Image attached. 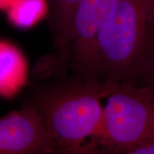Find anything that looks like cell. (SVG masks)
Segmentation results:
<instances>
[{
    "label": "cell",
    "mask_w": 154,
    "mask_h": 154,
    "mask_svg": "<svg viewBox=\"0 0 154 154\" xmlns=\"http://www.w3.org/2000/svg\"><path fill=\"white\" fill-rule=\"evenodd\" d=\"M130 84L154 91V33L135 67Z\"/></svg>",
    "instance_id": "9"
},
{
    "label": "cell",
    "mask_w": 154,
    "mask_h": 154,
    "mask_svg": "<svg viewBox=\"0 0 154 154\" xmlns=\"http://www.w3.org/2000/svg\"><path fill=\"white\" fill-rule=\"evenodd\" d=\"M26 63L21 51L10 42L0 40V95L11 96L25 82Z\"/></svg>",
    "instance_id": "6"
},
{
    "label": "cell",
    "mask_w": 154,
    "mask_h": 154,
    "mask_svg": "<svg viewBox=\"0 0 154 154\" xmlns=\"http://www.w3.org/2000/svg\"><path fill=\"white\" fill-rule=\"evenodd\" d=\"M13 0H0V9H6Z\"/></svg>",
    "instance_id": "11"
},
{
    "label": "cell",
    "mask_w": 154,
    "mask_h": 154,
    "mask_svg": "<svg viewBox=\"0 0 154 154\" xmlns=\"http://www.w3.org/2000/svg\"><path fill=\"white\" fill-rule=\"evenodd\" d=\"M51 154H56V153H51Z\"/></svg>",
    "instance_id": "12"
},
{
    "label": "cell",
    "mask_w": 154,
    "mask_h": 154,
    "mask_svg": "<svg viewBox=\"0 0 154 154\" xmlns=\"http://www.w3.org/2000/svg\"><path fill=\"white\" fill-rule=\"evenodd\" d=\"M111 84L95 154H122L154 142V91L130 84Z\"/></svg>",
    "instance_id": "3"
},
{
    "label": "cell",
    "mask_w": 154,
    "mask_h": 154,
    "mask_svg": "<svg viewBox=\"0 0 154 154\" xmlns=\"http://www.w3.org/2000/svg\"><path fill=\"white\" fill-rule=\"evenodd\" d=\"M56 152L54 141L32 106H25L0 119V154Z\"/></svg>",
    "instance_id": "5"
},
{
    "label": "cell",
    "mask_w": 154,
    "mask_h": 154,
    "mask_svg": "<svg viewBox=\"0 0 154 154\" xmlns=\"http://www.w3.org/2000/svg\"><path fill=\"white\" fill-rule=\"evenodd\" d=\"M153 33L154 0H120L96 36L101 82L130 84Z\"/></svg>",
    "instance_id": "2"
},
{
    "label": "cell",
    "mask_w": 154,
    "mask_h": 154,
    "mask_svg": "<svg viewBox=\"0 0 154 154\" xmlns=\"http://www.w3.org/2000/svg\"><path fill=\"white\" fill-rule=\"evenodd\" d=\"M49 14L56 47L60 54H69L73 25L80 0H48Z\"/></svg>",
    "instance_id": "7"
},
{
    "label": "cell",
    "mask_w": 154,
    "mask_h": 154,
    "mask_svg": "<svg viewBox=\"0 0 154 154\" xmlns=\"http://www.w3.org/2000/svg\"><path fill=\"white\" fill-rule=\"evenodd\" d=\"M122 154H154V142L135 147Z\"/></svg>",
    "instance_id": "10"
},
{
    "label": "cell",
    "mask_w": 154,
    "mask_h": 154,
    "mask_svg": "<svg viewBox=\"0 0 154 154\" xmlns=\"http://www.w3.org/2000/svg\"><path fill=\"white\" fill-rule=\"evenodd\" d=\"M6 10L11 24L20 29L33 26L49 14L48 0H13Z\"/></svg>",
    "instance_id": "8"
},
{
    "label": "cell",
    "mask_w": 154,
    "mask_h": 154,
    "mask_svg": "<svg viewBox=\"0 0 154 154\" xmlns=\"http://www.w3.org/2000/svg\"><path fill=\"white\" fill-rule=\"evenodd\" d=\"M120 0H80L73 25L69 49L74 76L101 81L96 50L99 29L112 14Z\"/></svg>",
    "instance_id": "4"
},
{
    "label": "cell",
    "mask_w": 154,
    "mask_h": 154,
    "mask_svg": "<svg viewBox=\"0 0 154 154\" xmlns=\"http://www.w3.org/2000/svg\"><path fill=\"white\" fill-rule=\"evenodd\" d=\"M111 83L74 76L35 94V109L57 149L56 154H93L102 134L104 108Z\"/></svg>",
    "instance_id": "1"
}]
</instances>
